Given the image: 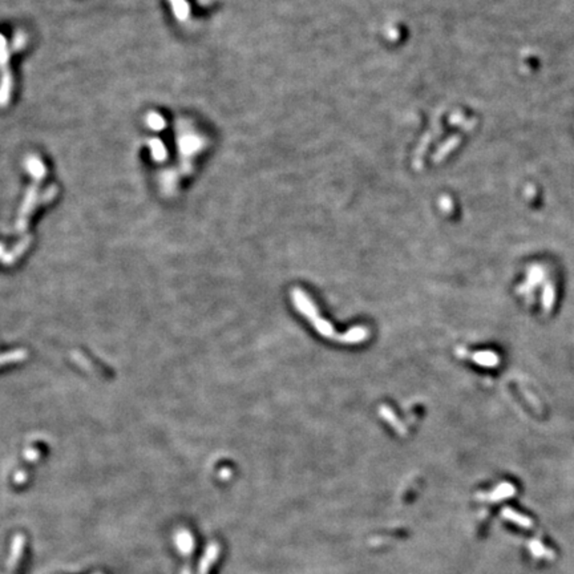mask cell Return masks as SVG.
Here are the masks:
<instances>
[{"instance_id":"6da1fadb","label":"cell","mask_w":574,"mask_h":574,"mask_svg":"<svg viewBox=\"0 0 574 574\" xmlns=\"http://www.w3.org/2000/svg\"><path fill=\"white\" fill-rule=\"evenodd\" d=\"M178 146L181 149V153L186 157H191L193 154H196L197 152H200L201 148L204 146V140L197 136L194 133H186L182 134V137L179 136L178 138Z\"/></svg>"},{"instance_id":"7a4b0ae2","label":"cell","mask_w":574,"mask_h":574,"mask_svg":"<svg viewBox=\"0 0 574 574\" xmlns=\"http://www.w3.org/2000/svg\"><path fill=\"white\" fill-rule=\"evenodd\" d=\"M545 281V270L541 266H530L528 269V274H526V281L518 288V292L521 294H528L536 288L538 285Z\"/></svg>"},{"instance_id":"3957f363","label":"cell","mask_w":574,"mask_h":574,"mask_svg":"<svg viewBox=\"0 0 574 574\" xmlns=\"http://www.w3.org/2000/svg\"><path fill=\"white\" fill-rule=\"evenodd\" d=\"M5 40L3 36H0V65L3 67V72L5 73V77L4 80H3V88H1V92H0V103H7V100H8V93H9V89H11V77H9L8 75H7V68H5V64L4 62L8 60V55L5 54Z\"/></svg>"},{"instance_id":"277c9868","label":"cell","mask_w":574,"mask_h":574,"mask_svg":"<svg viewBox=\"0 0 574 574\" xmlns=\"http://www.w3.org/2000/svg\"><path fill=\"white\" fill-rule=\"evenodd\" d=\"M503 516L507 518V520L512 521V522H515V524H517L518 526H522V528H530L532 526V520L529 518V517L524 516V515H521V513H517L515 509H511V508H505L503 511Z\"/></svg>"},{"instance_id":"5b68a950","label":"cell","mask_w":574,"mask_h":574,"mask_svg":"<svg viewBox=\"0 0 574 574\" xmlns=\"http://www.w3.org/2000/svg\"><path fill=\"white\" fill-rule=\"evenodd\" d=\"M515 493H516V488L513 487L512 484L504 483L501 484L500 487L496 488V491L493 492V493L488 495L487 499H492V501H500V500L511 497V496H513Z\"/></svg>"},{"instance_id":"8992f818","label":"cell","mask_w":574,"mask_h":574,"mask_svg":"<svg viewBox=\"0 0 574 574\" xmlns=\"http://www.w3.org/2000/svg\"><path fill=\"white\" fill-rule=\"evenodd\" d=\"M27 168H28L29 173L32 174V177L35 179H38V181L46 175V167H44V164L39 158H29L28 161H27Z\"/></svg>"},{"instance_id":"52a82bcc","label":"cell","mask_w":574,"mask_h":574,"mask_svg":"<svg viewBox=\"0 0 574 574\" xmlns=\"http://www.w3.org/2000/svg\"><path fill=\"white\" fill-rule=\"evenodd\" d=\"M473 360L476 363H478V364H481V366L487 367H495L499 364V358H497V355L493 354V352H489V351H483V352L474 354Z\"/></svg>"},{"instance_id":"ba28073f","label":"cell","mask_w":574,"mask_h":574,"mask_svg":"<svg viewBox=\"0 0 574 574\" xmlns=\"http://www.w3.org/2000/svg\"><path fill=\"white\" fill-rule=\"evenodd\" d=\"M529 549H530L533 556H536V557L548 558V560L554 558V552H552V550H549L548 548H545V546L542 545L541 542H538L537 540L529 541Z\"/></svg>"},{"instance_id":"9c48e42d","label":"cell","mask_w":574,"mask_h":574,"mask_svg":"<svg viewBox=\"0 0 574 574\" xmlns=\"http://www.w3.org/2000/svg\"><path fill=\"white\" fill-rule=\"evenodd\" d=\"M554 298H556L554 286L550 282H546L544 286V291H542V306L545 308V311H549L552 308L554 303Z\"/></svg>"},{"instance_id":"30bf717a","label":"cell","mask_w":574,"mask_h":574,"mask_svg":"<svg viewBox=\"0 0 574 574\" xmlns=\"http://www.w3.org/2000/svg\"><path fill=\"white\" fill-rule=\"evenodd\" d=\"M149 145L152 148V157L154 158V161H164L167 157V150L163 142L158 140H150Z\"/></svg>"},{"instance_id":"8fae6325","label":"cell","mask_w":574,"mask_h":574,"mask_svg":"<svg viewBox=\"0 0 574 574\" xmlns=\"http://www.w3.org/2000/svg\"><path fill=\"white\" fill-rule=\"evenodd\" d=\"M173 9H174L175 16L178 17L179 20H185L189 16V5L185 0H171Z\"/></svg>"},{"instance_id":"7c38bea8","label":"cell","mask_w":574,"mask_h":574,"mask_svg":"<svg viewBox=\"0 0 574 574\" xmlns=\"http://www.w3.org/2000/svg\"><path fill=\"white\" fill-rule=\"evenodd\" d=\"M146 122H148V125L154 130H163L164 126H165V120H164V117L160 116L158 113H150V115H148Z\"/></svg>"}]
</instances>
